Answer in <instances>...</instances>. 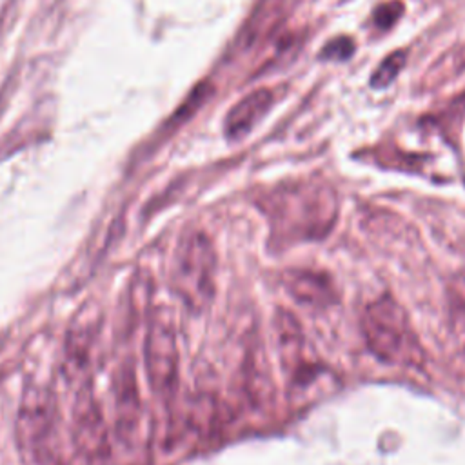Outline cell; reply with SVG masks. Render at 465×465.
I'll list each match as a JSON object with an SVG mask.
<instances>
[{"mask_svg": "<svg viewBox=\"0 0 465 465\" xmlns=\"http://www.w3.org/2000/svg\"><path fill=\"white\" fill-rule=\"evenodd\" d=\"M272 238L283 245L322 240L336 222L338 200L325 183L300 182L267 194L263 205Z\"/></svg>", "mask_w": 465, "mask_h": 465, "instance_id": "1", "label": "cell"}, {"mask_svg": "<svg viewBox=\"0 0 465 465\" xmlns=\"http://www.w3.org/2000/svg\"><path fill=\"white\" fill-rule=\"evenodd\" d=\"M361 332L369 351L385 363L420 367L425 360L405 309L391 296H380L365 307Z\"/></svg>", "mask_w": 465, "mask_h": 465, "instance_id": "2", "label": "cell"}, {"mask_svg": "<svg viewBox=\"0 0 465 465\" xmlns=\"http://www.w3.org/2000/svg\"><path fill=\"white\" fill-rule=\"evenodd\" d=\"M216 251L202 231L187 232L174 252L173 289L193 311H202L214 296Z\"/></svg>", "mask_w": 465, "mask_h": 465, "instance_id": "3", "label": "cell"}, {"mask_svg": "<svg viewBox=\"0 0 465 465\" xmlns=\"http://www.w3.org/2000/svg\"><path fill=\"white\" fill-rule=\"evenodd\" d=\"M145 372L151 389L158 396H171L178 381V341L169 320L154 316L143 341Z\"/></svg>", "mask_w": 465, "mask_h": 465, "instance_id": "4", "label": "cell"}, {"mask_svg": "<svg viewBox=\"0 0 465 465\" xmlns=\"http://www.w3.org/2000/svg\"><path fill=\"white\" fill-rule=\"evenodd\" d=\"M73 440L85 460H104L111 450L104 414L87 387H82L76 394L73 409Z\"/></svg>", "mask_w": 465, "mask_h": 465, "instance_id": "5", "label": "cell"}, {"mask_svg": "<svg viewBox=\"0 0 465 465\" xmlns=\"http://www.w3.org/2000/svg\"><path fill=\"white\" fill-rule=\"evenodd\" d=\"M114 441L122 450L131 452L136 447L142 427V401L138 394V385L134 371L129 365H124L118 372L114 383Z\"/></svg>", "mask_w": 465, "mask_h": 465, "instance_id": "6", "label": "cell"}, {"mask_svg": "<svg viewBox=\"0 0 465 465\" xmlns=\"http://www.w3.org/2000/svg\"><path fill=\"white\" fill-rule=\"evenodd\" d=\"M53 414L49 396L44 389H27L18 411L16 432L20 447L29 456H40L49 441Z\"/></svg>", "mask_w": 465, "mask_h": 465, "instance_id": "7", "label": "cell"}, {"mask_svg": "<svg viewBox=\"0 0 465 465\" xmlns=\"http://www.w3.org/2000/svg\"><path fill=\"white\" fill-rule=\"evenodd\" d=\"M276 347L283 371L292 380H302L307 376V358H305V340L300 322L285 309H278L272 320Z\"/></svg>", "mask_w": 465, "mask_h": 465, "instance_id": "8", "label": "cell"}, {"mask_svg": "<svg viewBox=\"0 0 465 465\" xmlns=\"http://www.w3.org/2000/svg\"><path fill=\"white\" fill-rule=\"evenodd\" d=\"M283 285L296 302L309 307L325 309L338 300V292L332 280L320 271H312V269L289 271L283 276Z\"/></svg>", "mask_w": 465, "mask_h": 465, "instance_id": "9", "label": "cell"}, {"mask_svg": "<svg viewBox=\"0 0 465 465\" xmlns=\"http://www.w3.org/2000/svg\"><path fill=\"white\" fill-rule=\"evenodd\" d=\"M96 334L94 314H82L74 325H71L65 340V374L76 378L85 371L91 347Z\"/></svg>", "mask_w": 465, "mask_h": 465, "instance_id": "10", "label": "cell"}, {"mask_svg": "<svg viewBox=\"0 0 465 465\" xmlns=\"http://www.w3.org/2000/svg\"><path fill=\"white\" fill-rule=\"evenodd\" d=\"M272 104V94L269 89H256L243 96L236 105L231 107L225 118V133L229 138L245 136L252 125L267 113Z\"/></svg>", "mask_w": 465, "mask_h": 465, "instance_id": "11", "label": "cell"}, {"mask_svg": "<svg viewBox=\"0 0 465 465\" xmlns=\"http://www.w3.org/2000/svg\"><path fill=\"white\" fill-rule=\"evenodd\" d=\"M287 2L289 0H262L258 9L252 13V18L249 20V24L242 33V42L249 45L267 31H272L276 22L282 18L287 7Z\"/></svg>", "mask_w": 465, "mask_h": 465, "instance_id": "12", "label": "cell"}, {"mask_svg": "<svg viewBox=\"0 0 465 465\" xmlns=\"http://www.w3.org/2000/svg\"><path fill=\"white\" fill-rule=\"evenodd\" d=\"M405 64V53L403 51H394L391 53L374 71V74L371 76V85L376 87V89H381V87H387L396 76L398 73L401 71Z\"/></svg>", "mask_w": 465, "mask_h": 465, "instance_id": "13", "label": "cell"}, {"mask_svg": "<svg viewBox=\"0 0 465 465\" xmlns=\"http://www.w3.org/2000/svg\"><path fill=\"white\" fill-rule=\"evenodd\" d=\"M352 51H354L352 40L347 36H338L325 44L320 56L327 60H347L352 54Z\"/></svg>", "mask_w": 465, "mask_h": 465, "instance_id": "14", "label": "cell"}, {"mask_svg": "<svg viewBox=\"0 0 465 465\" xmlns=\"http://www.w3.org/2000/svg\"><path fill=\"white\" fill-rule=\"evenodd\" d=\"M403 5L400 2H387L383 5H380L374 13V22L380 25V27H391L398 18H400V13H401Z\"/></svg>", "mask_w": 465, "mask_h": 465, "instance_id": "15", "label": "cell"}]
</instances>
